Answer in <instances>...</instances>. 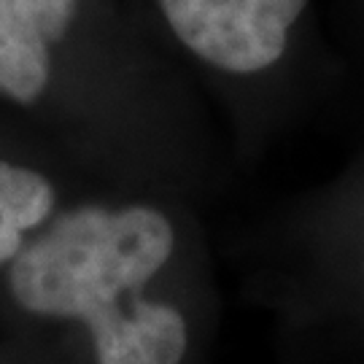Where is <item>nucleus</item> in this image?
<instances>
[{
    "instance_id": "nucleus-1",
    "label": "nucleus",
    "mask_w": 364,
    "mask_h": 364,
    "mask_svg": "<svg viewBox=\"0 0 364 364\" xmlns=\"http://www.w3.org/2000/svg\"><path fill=\"white\" fill-rule=\"evenodd\" d=\"M178 251L165 208L78 205L54 213L9 262V289L27 313L84 326L95 364H186L192 316L149 294Z\"/></svg>"
},
{
    "instance_id": "nucleus-4",
    "label": "nucleus",
    "mask_w": 364,
    "mask_h": 364,
    "mask_svg": "<svg viewBox=\"0 0 364 364\" xmlns=\"http://www.w3.org/2000/svg\"><path fill=\"white\" fill-rule=\"evenodd\" d=\"M57 210L54 183L33 168L0 162V264L11 262L30 232L41 227Z\"/></svg>"
},
{
    "instance_id": "nucleus-3",
    "label": "nucleus",
    "mask_w": 364,
    "mask_h": 364,
    "mask_svg": "<svg viewBox=\"0 0 364 364\" xmlns=\"http://www.w3.org/2000/svg\"><path fill=\"white\" fill-rule=\"evenodd\" d=\"M78 0H0V95L36 103L52 78V49Z\"/></svg>"
},
{
    "instance_id": "nucleus-2",
    "label": "nucleus",
    "mask_w": 364,
    "mask_h": 364,
    "mask_svg": "<svg viewBox=\"0 0 364 364\" xmlns=\"http://www.w3.org/2000/svg\"><path fill=\"white\" fill-rule=\"evenodd\" d=\"M308 0H159L173 36L224 76H259L289 49Z\"/></svg>"
},
{
    "instance_id": "nucleus-5",
    "label": "nucleus",
    "mask_w": 364,
    "mask_h": 364,
    "mask_svg": "<svg viewBox=\"0 0 364 364\" xmlns=\"http://www.w3.org/2000/svg\"><path fill=\"white\" fill-rule=\"evenodd\" d=\"M351 273V291L359 297V305L364 308V232L353 240V257L348 264Z\"/></svg>"
}]
</instances>
